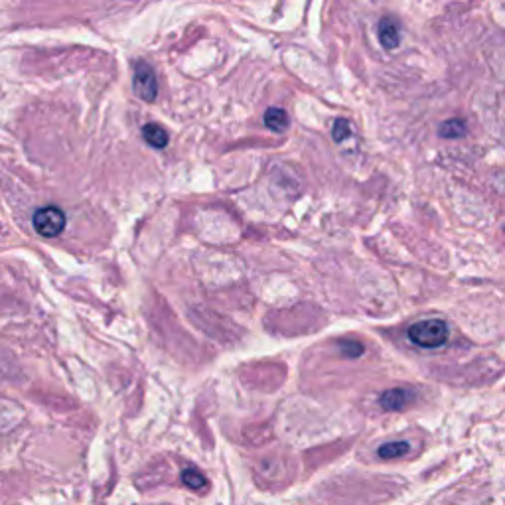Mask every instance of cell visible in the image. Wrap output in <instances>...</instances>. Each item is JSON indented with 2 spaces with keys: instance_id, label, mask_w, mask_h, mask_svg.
I'll list each match as a JSON object with an SVG mask.
<instances>
[{
  "instance_id": "cell-4",
  "label": "cell",
  "mask_w": 505,
  "mask_h": 505,
  "mask_svg": "<svg viewBox=\"0 0 505 505\" xmlns=\"http://www.w3.org/2000/svg\"><path fill=\"white\" fill-rule=\"evenodd\" d=\"M414 395L409 389H389L381 395L379 403L385 410H403L407 405L412 403Z\"/></svg>"
},
{
  "instance_id": "cell-5",
  "label": "cell",
  "mask_w": 505,
  "mask_h": 505,
  "mask_svg": "<svg viewBox=\"0 0 505 505\" xmlns=\"http://www.w3.org/2000/svg\"><path fill=\"white\" fill-rule=\"evenodd\" d=\"M377 34L381 46L387 47V49H395L401 42V28H399L397 20H393V18H383L379 22Z\"/></svg>"
},
{
  "instance_id": "cell-9",
  "label": "cell",
  "mask_w": 505,
  "mask_h": 505,
  "mask_svg": "<svg viewBox=\"0 0 505 505\" xmlns=\"http://www.w3.org/2000/svg\"><path fill=\"white\" fill-rule=\"evenodd\" d=\"M441 134L446 139H458V137L466 134V123L462 119H450V121L442 123Z\"/></svg>"
},
{
  "instance_id": "cell-2",
  "label": "cell",
  "mask_w": 505,
  "mask_h": 505,
  "mask_svg": "<svg viewBox=\"0 0 505 505\" xmlns=\"http://www.w3.org/2000/svg\"><path fill=\"white\" fill-rule=\"evenodd\" d=\"M34 229L46 239H54L65 229V213L56 205H46L34 213Z\"/></svg>"
},
{
  "instance_id": "cell-6",
  "label": "cell",
  "mask_w": 505,
  "mask_h": 505,
  "mask_svg": "<svg viewBox=\"0 0 505 505\" xmlns=\"http://www.w3.org/2000/svg\"><path fill=\"white\" fill-rule=\"evenodd\" d=\"M142 137L152 148H166L168 146V132L156 123H148L142 126Z\"/></svg>"
},
{
  "instance_id": "cell-1",
  "label": "cell",
  "mask_w": 505,
  "mask_h": 505,
  "mask_svg": "<svg viewBox=\"0 0 505 505\" xmlns=\"http://www.w3.org/2000/svg\"><path fill=\"white\" fill-rule=\"evenodd\" d=\"M409 340L414 346L434 349L446 344L448 328L442 320H421L409 328Z\"/></svg>"
},
{
  "instance_id": "cell-8",
  "label": "cell",
  "mask_w": 505,
  "mask_h": 505,
  "mask_svg": "<svg viewBox=\"0 0 505 505\" xmlns=\"http://www.w3.org/2000/svg\"><path fill=\"white\" fill-rule=\"evenodd\" d=\"M409 452V444L403 441H397V442H389V444H383L381 448H379V456L383 458V460H393V458H401L403 454H407Z\"/></svg>"
},
{
  "instance_id": "cell-12",
  "label": "cell",
  "mask_w": 505,
  "mask_h": 505,
  "mask_svg": "<svg viewBox=\"0 0 505 505\" xmlns=\"http://www.w3.org/2000/svg\"><path fill=\"white\" fill-rule=\"evenodd\" d=\"M333 141L336 142H342L346 141L347 137H349V123H347L346 119H338L336 123H333Z\"/></svg>"
},
{
  "instance_id": "cell-3",
  "label": "cell",
  "mask_w": 505,
  "mask_h": 505,
  "mask_svg": "<svg viewBox=\"0 0 505 505\" xmlns=\"http://www.w3.org/2000/svg\"><path fill=\"white\" fill-rule=\"evenodd\" d=\"M132 87H134V93L141 97L142 101H154L158 95V83L156 75L152 71V67L148 63H137V69H134V81H132Z\"/></svg>"
},
{
  "instance_id": "cell-11",
  "label": "cell",
  "mask_w": 505,
  "mask_h": 505,
  "mask_svg": "<svg viewBox=\"0 0 505 505\" xmlns=\"http://www.w3.org/2000/svg\"><path fill=\"white\" fill-rule=\"evenodd\" d=\"M340 351L346 355V357H360L363 353V346L355 340H342L340 342Z\"/></svg>"
},
{
  "instance_id": "cell-10",
  "label": "cell",
  "mask_w": 505,
  "mask_h": 505,
  "mask_svg": "<svg viewBox=\"0 0 505 505\" xmlns=\"http://www.w3.org/2000/svg\"><path fill=\"white\" fill-rule=\"evenodd\" d=\"M182 482H184L189 489H204L205 484H207L204 473H200L198 470H193V468L184 470V473H182Z\"/></svg>"
},
{
  "instance_id": "cell-7",
  "label": "cell",
  "mask_w": 505,
  "mask_h": 505,
  "mask_svg": "<svg viewBox=\"0 0 505 505\" xmlns=\"http://www.w3.org/2000/svg\"><path fill=\"white\" fill-rule=\"evenodd\" d=\"M265 125L268 130L272 132H284L286 126H288V117L283 109H277V107H270L265 113Z\"/></svg>"
}]
</instances>
